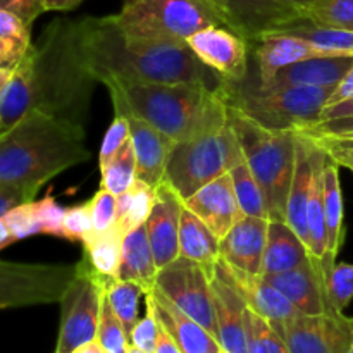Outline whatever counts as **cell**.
Listing matches in <instances>:
<instances>
[{
  "instance_id": "21",
  "label": "cell",
  "mask_w": 353,
  "mask_h": 353,
  "mask_svg": "<svg viewBox=\"0 0 353 353\" xmlns=\"http://www.w3.org/2000/svg\"><path fill=\"white\" fill-rule=\"evenodd\" d=\"M145 303L150 305L159 323L174 338L183 353H219L223 350L212 333L176 307L155 286L145 295Z\"/></svg>"
},
{
  "instance_id": "41",
  "label": "cell",
  "mask_w": 353,
  "mask_h": 353,
  "mask_svg": "<svg viewBox=\"0 0 353 353\" xmlns=\"http://www.w3.org/2000/svg\"><path fill=\"white\" fill-rule=\"evenodd\" d=\"M155 202V188L154 186L147 185L145 181L137 178V181L131 186V202L130 209H128L126 217L121 223V231L124 234L130 231L137 230V228L143 226L147 223L148 216L152 212V207Z\"/></svg>"
},
{
  "instance_id": "38",
  "label": "cell",
  "mask_w": 353,
  "mask_h": 353,
  "mask_svg": "<svg viewBox=\"0 0 353 353\" xmlns=\"http://www.w3.org/2000/svg\"><path fill=\"white\" fill-rule=\"evenodd\" d=\"M326 295L331 310L345 312L353 300V264L334 262L326 272Z\"/></svg>"
},
{
  "instance_id": "9",
  "label": "cell",
  "mask_w": 353,
  "mask_h": 353,
  "mask_svg": "<svg viewBox=\"0 0 353 353\" xmlns=\"http://www.w3.org/2000/svg\"><path fill=\"white\" fill-rule=\"evenodd\" d=\"M86 259L76 264V272L61 299V330L55 353H72L78 347L95 340L100 323L105 285Z\"/></svg>"
},
{
  "instance_id": "20",
  "label": "cell",
  "mask_w": 353,
  "mask_h": 353,
  "mask_svg": "<svg viewBox=\"0 0 353 353\" xmlns=\"http://www.w3.org/2000/svg\"><path fill=\"white\" fill-rule=\"evenodd\" d=\"M183 203L200 221H203L219 240H223L231 228L243 217L230 172L196 190L192 196L183 200Z\"/></svg>"
},
{
  "instance_id": "45",
  "label": "cell",
  "mask_w": 353,
  "mask_h": 353,
  "mask_svg": "<svg viewBox=\"0 0 353 353\" xmlns=\"http://www.w3.org/2000/svg\"><path fill=\"white\" fill-rule=\"evenodd\" d=\"M128 138H130V124H128L126 116L121 112H114V119L109 130L105 131V137H103L102 147L99 152L100 169H103L112 161V157L119 152V148L123 147Z\"/></svg>"
},
{
  "instance_id": "19",
  "label": "cell",
  "mask_w": 353,
  "mask_h": 353,
  "mask_svg": "<svg viewBox=\"0 0 353 353\" xmlns=\"http://www.w3.org/2000/svg\"><path fill=\"white\" fill-rule=\"evenodd\" d=\"M250 50L255 68H257V79L254 85L259 86L268 85L274 78L276 72L288 65L307 61V59L327 55L310 41L295 34L281 33V31L265 33L259 40L250 41Z\"/></svg>"
},
{
  "instance_id": "13",
  "label": "cell",
  "mask_w": 353,
  "mask_h": 353,
  "mask_svg": "<svg viewBox=\"0 0 353 353\" xmlns=\"http://www.w3.org/2000/svg\"><path fill=\"white\" fill-rule=\"evenodd\" d=\"M290 353H347L353 345V319L341 312L299 314L281 333Z\"/></svg>"
},
{
  "instance_id": "40",
  "label": "cell",
  "mask_w": 353,
  "mask_h": 353,
  "mask_svg": "<svg viewBox=\"0 0 353 353\" xmlns=\"http://www.w3.org/2000/svg\"><path fill=\"white\" fill-rule=\"evenodd\" d=\"M97 341L105 353H126L130 348V336L124 330L123 323L117 319L112 307L109 305L107 299L103 296L102 312H100L99 330H97Z\"/></svg>"
},
{
  "instance_id": "62",
  "label": "cell",
  "mask_w": 353,
  "mask_h": 353,
  "mask_svg": "<svg viewBox=\"0 0 353 353\" xmlns=\"http://www.w3.org/2000/svg\"><path fill=\"white\" fill-rule=\"evenodd\" d=\"M345 168H347V169H350V171L353 172V164H347V165H345Z\"/></svg>"
},
{
  "instance_id": "8",
  "label": "cell",
  "mask_w": 353,
  "mask_h": 353,
  "mask_svg": "<svg viewBox=\"0 0 353 353\" xmlns=\"http://www.w3.org/2000/svg\"><path fill=\"white\" fill-rule=\"evenodd\" d=\"M114 17L126 37L155 41H186L203 28L224 26L200 0H123Z\"/></svg>"
},
{
  "instance_id": "17",
  "label": "cell",
  "mask_w": 353,
  "mask_h": 353,
  "mask_svg": "<svg viewBox=\"0 0 353 353\" xmlns=\"http://www.w3.org/2000/svg\"><path fill=\"white\" fill-rule=\"evenodd\" d=\"M185 209L181 196L165 181L155 188V202L145 223L148 243L154 252L157 269L165 268L179 257V224Z\"/></svg>"
},
{
  "instance_id": "39",
  "label": "cell",
  "mask_w": 353,
  "mask_h": 353,
  "mask_svg": "<svg viewBox=\"0 0 353 353\" xmlns=\"http://www.w3.org/2000/svg\"><path fill=\"white\" fill-rule=\"evenodd\" d=\"M302 16L324 26L353 31V0H316Z\"/></svg>"
},
{
  "instance_id": "50",
  "label": "cell",
  "mask_w": 353,
  "mask_h": 353,
  "mask_svg": "<svg viewBox=\"0 0 353 353\" xmlns=\"http://www.w3.org/2000/svg\"><path fill=\"white\" fill-rule=\"evenodd\" d=\"M0 9L10 10V12L17 14L23 17L28 24H33L40 14H43V7H41L40 0H0Z\"/></svg>"
},
{
  "instance_id": "37",
  "label": "cell",
  "mask_w": 353,
  "mask_h": 353,
  "mask_svg": "<svg viewBox=\"0 0 353 353\" xmlns=\"http://www.w3.org/2000/svg\"><path fill=\"white\" fill-rule=\"evenodd\" d=\"M247 353H290L281 334L259 314L247 307Z\"/></svg>"
},
{
  "instance_id": "60",
  "label": "cell",
  "mask_w": 353,
  "mask_h": 353,
  "mask_svg": "<svg viewBox=\"0 0 353 353\" xmlns=\"http://www.w3.org/2000/svg\"><path fill=\"white\" fill-rule=\"evenodd\" d=\"M126 353H148V352L140 350V348H137V347H133V345H130V348H128Z\"/></svg>"
},
{
  "instance_id": "16",
  "label": "cell",
  "mask_w": 353,
  "mask_h": 353,
  "mask_svg": "<svg viewBox=\"0 0 353 353\" xmlns=\"http://www.w3.org/2000/svg\"><path fill=\"white\" fill-rule=\"evenodd\" d=\"M110 100L114 112L124 114L130 124V138L137 155V178L157 188L164 181L165 165L176 143L140 116L131 112L119 97L110 95Z\"/></svg>"
},
{
  "instance_id": "28",
  "label": "cell",
  "mask_w": 353,
  "mask_h": 353,
  "mask_svg": "<svg viewBox=\"0 0 353 353\" xmlns=\"http://www.w3.org/2000/svg\"><path fill=\"white\" fill-rule=\"evenodd\" d=\"M324 183V217H326V233H327V255L323 262L324 274L336 262L338 252L343 245L345 230H343V195H341L340 183V165L326 154L323 171Z\"/></svg>"
},
{
  "instance_id": "18",
  "label": "cell",
  "mask_w": 353,
  "mask_h": 353,
  "mask_svg": "<svg viewBox=\"0 0 353 353\" xmlns=\"http://www.w3.org/2000/svg\"><path fill=\"white\" fill-rule=\"evenodd\" d=\"M262 278L279 290L296 307L299 312L309 316L331 312L326 295V274L319 259L310 255L309 261L292 271L262 276Z\"/></svg>"
},
{
  "instance_id": "22",
  "label": "cell",
  "mask_w": 353,
  "mask_h": 353,
  "mask_svg": "<svg viewBox=\"0 0 353 353\" xmlns=\"http://www.w3.org/2000/svg\"><path fill=\"white\" fill-rule=\"evenodd\" d=\"M268 228V217H241L221 240V259L245 272L261 274Z\"/></svg>"
},
{
  "instance_id": "33",
  "label": "cell",
  "mask_w": 353,
  "mask_h": 353,
  "mask_svg": "<svg viewBox=\"0 0 353 353\" xmlns=\"http://www.w3.org/2000/svg\"><path fill=\"white\" fill-rule=\"evenodd\" d=\"M145 295H147V290L134 281H124L117 278L107 281L105 299L112 307L117 319L123 323L128 336L140 319V302L141 299H145Z\"/></svg>"
},
{
  "instance_id": "49",
  "label": "cell",
  "mask_w": 353,
  "mask_h": 353,
  "mask_svg": "<svg viewBox=\"0 0 353 353\" xmlns=\"http://www.w3.org/2000/svg\"><path fill=\"white\" fill-rule=\"evenodd\" d=\"M310 140L316 145H319L340 168H345L347 164H353L352 138H310Z\"/></svg>"
},
{
  "instance_id": "24",
  "label": "cell",
  "mask_w": 353,
  "mask_h": 353,
  "mask_svg": "<svg viewBox=\"0 0 353 353\" xmlns=\"http://www.w3.org/2000/svg\"><path fill=\"white\" fill-rule=\"evenodd\" d=\"M353 68V55H324L296 62L276 72L274 78L259 88L276 90L286 86H338ZM254 85V83H252Z\"/></svg>"
},
{
  "instance_id": "6",
  "label": "cell",
  "mask_w": 353,
  "mask_h": 353,
  "mask_svg": "<svg viewBox=\"0 0 353 353\" xmlns=\"http://www.w3.org/2000/svg\"><path fill=\"white\" fill-rule=\"evenodd\" d=\"M336 86H286L265 90L247 81L226 83V100L268 130L300 131L316 124Z\"/></svg>"
},
{
  "instance_id": "42",
  "label": "cell",
  "mask_w": 353,
  "mask_h": 353,
  "mask_svg": "<svg viewBox=\"0 0 353 353\" xmlns=\"http://www.w3.org/2000/svg\"><path fill=\"white\" fill-rule=\"evenodd\" d=\"M2 219L6 221V224L9 226L10 233L14 234L16 241L24 240L28 236H33V234H41V226L37 216L34 200L14 207Z\"/></svg>"
},
{
  "instance_id": "12",
  "label": "cell",
  "mask_w": 353,
  "mask_h": 353,
  "mask_svg": "<svg viewBox=\"0 0 353 353\" xmlns=\"http://www.w3.org/2000/svg\"><path fill=\"white\" fill-rule=\"evenodd\" d=\"M226 28L255 41L265 33L279 30L302 14L281 0H200Z\"/></svg>"
},
{
  "instance_id": "32",
  "label": "cell",
  "mask_w": 353,
  "mask_h": 353,
  "mask_svg": "<svg viewBox=\"0 0 353 353\" xmlns=\"http://www.w3.org/2000/svg\"><path fill=\"white\" fill-rule=\"evenodd\" d=\"M124 233L121 228L114 226L109 231L93 233L85 247V255L88 264L105 278H116L117 269L121 264V254H123Z\"/></svg>"
},
{
  "instance_id": "53",
  "label": "cell",
  "mask_w": 353,
  "mask_h": 353,
  "mask_svg": "<svg viewBox=\"0 0 353 353\" xmlns=\"http://www.w3.org/2000/svg\"><path fill=\"white\" fill-rule=\"evenodd\" d=\"M353 116V97L343 100V102H338L334 105L326 107L323 110V116L319 121H327V119H338V117H352Z\"/></svg>"
},
{
  "instance_id": "1",
  "label": "cell",
  "mask_w": 353,
  "mask_h": 353,
  "mask_svg": "<svg viewBox=\"0 0 353 353\" xmlns=\"http://www.w3.org/2000/svg\"><path fill=\"white\" fill-rule=\"evenodd\" d=\"M99 79L81 50L78 23L55 19L31 43L0 92V121L9 128L31 109L85 128Z\"/></svg>"
},
{
  "instance_id": "64",
  "label": "cell",
  "mask_w": 353,
  "mask_h": 353,
  "mask_svg": "<svg viewBox=\"0 0 353 353\" xmlns=\"http://www.w3.org/2000/svg\"><path fill=\"white\" fill-rule=\"evenodd\" d=\"M219 353H228V352H226V350H221Z\"/></svg>"
},
{
  "instance_id": "44",
  "label": "cell",
  "mask_w": 353,
  "mask_h": 353,
  "mask_svg": "<svg viewBox=\"0 0 353 353\" xmlns=\"http://www.w3.org/2000/svg\"><path fill=\"white\" fill-rule=\"evenodd\" d=\"M90 214H92L93 228L95 233H102V231H109L117 224V203L116 195L109 192V190L100 186L99 192L93 195V199L88 202Z\"/></svg>"
},
{
  "instance_id": "57",
  "label": "cell",
  "mask_w": 353,
  "mask_h": 353,
  "mask_svg": "<svg viewBox=\"0 0 353 353\" xmlns=\"http://www.w3.org/2000/svg\"><path fill=\"white\" fill-rule=\"evenodd\" d=\"M12 71H14V69L10 68L9 62H7L6 57H3L2 50H0V92L6 88L7 81L10 79V74H12Z\"/></svg>"
},
{
  "instance_id": "14",
  "label": "cell",
  "mask_w": 353,
  "mask_h": 353,
  "mask_svg": "<svg viewBox=\"0 0 353 353\" xmlns=\"http://www.w3.org/2000/svg\"><path fill=\"white\" fill-rule=\"evenodd\" d=\"M193 54L226 83H240L250 69V41L221 24H212L186 40Z\"/></svg>"
},
{
  "instance_id": "43",
  "label": "cell",
  "mask_w": 353,
  "mask_h": 353,
  "mask_svg": "<svg viewBox=\"0 0 353 353\" xmlns=\"http://www.w3.org/2000/svg\"><path fill=\"white\" fill-rule=\"evenodd\" d=\"M95 233L88 202L81 205H72L64 214V238L78 243H86Z\"/></svg>"
},
{
  "instance_id": "63",
  "label": "cell",
  "mask_w": 353,
  "mask_h": 353,
  "mask_svg": "<svg viewBox=\"0 0 353 353\" xmlns=\"http://www.w3.org/2000/svg\"><path fill=\"white\" fill-rule=\"evenodd\" d=\"M347 353H353V345H352V348H350V350H348Z\"/></svg>"
},
{
  "instance_id": "27",
  "label": "cell",
  "mask_w": 353,
  "mask_h": 353,
  "mask_svg": "<svg viewBox=\"0 0 353 353\" xmlns=\"http://www.w3.org/2000/svg\"><path fill=\"white\" fill-rule=\"evenodd\" d=\"M219 245L221 240L209 226L185 207L179 224V255L199 264L214 279L216 265L221 259Z\"/></svg>"
},
{
  "instance_id": "4",
  "label": "cell",
  "mask_w": 353,
  "mask_h": 353,
  "mask_svg": "<svg viewBox=\"0 0 353 353\" xmlns=\"http://www.w3.org/2000/svg\"><path fill=\"white\" fill-rule=\"evenodd\" d=\"M109 95L171 138L174 143L192 141L219 131L230 123L226 90L217 92L203 83H134L103 79Z\"/></svg>"
},
{
  "instance_id": "10",
  "label": "cell",
  "mask_w": 353,
  "mask_h": 353,
  "mask_svg": "<svg viewBox=\"0 0 353 353\" xmlns=\"http://www.w3.org/2000/svg\"><path fill=\"white\" fill-rule=\"evenodd\" d=\"M74 265L19 264L0 261V310L61 302Z\"/></svg>"
},
{
  "instance_id": "52",
  "label": "cell",
  "mask_w": 353,
  "mask_h": 353,
  "mask_svg": "<svg viewBox=\"0 0 353 353\" xmlns=\"http://www.w3.org/2000/svg\"><path fill=\"white\" fill-rule=\"evenodd\" d=\"M350 97H353V68L350 69V72H348V74L345 76L340 83H338V86L334 88L333 95H331L330 100H327L326 107L334 105V103H338V102H343V100L350 99Z\"/></svg>"
},
{
  "instance_id": "54",
  "label": "cell",
  "mask_w": 353,
  "mask_h": 353,
  "mask_svg": "<svg viewBox=\"0 0 353 353\" xmlns=\"http://www.w3.org/2000/svg\"><path fill=\"white\" fill-rule=\"evenodd\" d=\"M154 353H183L181 348H179L178 343L174 341V338L168 333V330H165L162 324H161V330H159L157 345H155Z\"/></svg>"
},
{
  "instance_id": "15",
  "label": "cell",
  "mask_w": 353,
  "mask_h": 353,
  "mask_svg": "<svg viewBox=\"0 0 353 353\" xmlns=\"http://www.w3.org/2000/svg\"><path fill=\"white\" fill-rule=\"evenodd\" d=\"M216 274L230 283L240 293L248 309L264 317L279 334L283 333L285 326L293 317L302 314L279 290L269 285L261 274H250V272L233 268L223 259H219L217 262Z\"/></svg>"
},
{
  "instance_id": "11",
  "label": "cell",
  "mask_w": 353,
  "mask_h": 353,
  "mask_svg": "<svg viewBox=\"0 0 353 353\" xmlns=\"http://www.w3.org/2000/svg\"><path fill=\"white\" fill-rule=\"evenodd\" d=\"M155 288L217 338L212 278L205 269L179 255L171 264L159 269Z\"/></svg>"
},
{
  "instance_id": "58",
  "label": "cell",
  "mask_w": 353,
  "mask_h": 353,
  "mask_svg": "<svg viewBox=\"0 0 353 353\" xmlns=\"http://www.w3.org/2000/svg\"><path fill=\"white\" fill-rule=\"evenodd\" d=\"M72 353H105V350L100 347L99 341L92 340V341H88V343H85V345H81V347L76 348Z\"/></svg>"
},
{
  "instance_id": "48",
  "label": "cell",
  "mask_w": 353,
  "mask_h": 353,
  "mask_svg": "<svg viewBox=\"0 0 353 353\" xmlns=\"http://www.w3.org/2000/svg\"><path fill=\"white\" fill-rule=\"evenodd\" d=\"M309 138H352L353 140V116L338 119L317 121L316 124L295 131Z\"/></svg>"
},
{
  "instance_id": "23",
  "label": "cell",
  "mask_w": 353,
  "mask_h": 353,
  "mask_svg": "<svg viewBox=\"0 0 353 353\" xmlns=\"http://www.w3.org/2000/svg\"><path fill=\"white\" fill-rule=\"evenodd\" d=\"M214 314H216L217 341L228 353H247V303L240 293L221 276L212 279Z\"/></svg>"
},
{
  "instance_id": "61",
  "label": "cell",
  "mask_w": 353,
  "mask_h": 353,
  "mask_svg": "<svg viewBox=\"0 0 353 353\" xmlns=\"http://www.w3.org/2000/svg\"><path fill=\"white\" fill-rule=\"evenodd\" d=\"M2 131H6V126H3V123L0 121V133H2Z\"/></svg>"
},
{
  "instance_id": "46",
  "label": "cell",
  "mask_w": 353,
  "mask_h": 353,
  "mask_svg": "<svg viewBox=\"0 0 353 353\" xmlns=\"http://www.w3.org/2000/svg\"><path fill=\"white\" fill-rule=\"evenodd\" d=\"M34 207H37V216L38 221H40L41 234L64 238L65 209H62L59 205L57 200L52 195H45L41 200H34Z\"/></svg>"
},
{
  "instance_id": "2",
  "label": "cell",
  "mask_w": 353,
  "mask_h": 353,
  "mask_svg": "<svg viewBox=\"0 0 353 353\" xmlns=\"http://www.w3.org/2000/svg\"><path fill=\"white\" fill-rule=\"evenodd\" d=\"M76 23L81 50L99 83L109 78L134 83L196 81L217 92L226 90V79L203 64L186 41L130 38L114 16H88Z\"/></svg>"
},
{
  "instance_id": "3",
  "label": "cell",
  "mask_w": 353,
  "mask_h": 353,
  "mask_svg": "<svg viewBox=\"0 0 353 353\" xmlns=\"http://www.w3.org/2000/svg\"><path fill=\"white\" fill-rule=\"evenodd\" d=\"M90 157L85 128L37 109L0 133V181L23 192L30 202L45 183Z\"/></svg>"
},
{
  "instance_id": "7",
  "label": "cell",
  "mask_w": 353,
  "mask_h": 353,
  "mask_svg": "<svg viewBox=\"0 0 353 353\" xmlns=\"http://www.w3.org/2000/svg\"><path fill=\"white\" fill-rule=\"evenodd\" d=\"M243 159L236 133L228 123L223 130L176 143L165 165L164 181L185 200L202 186L228 174Z\"/></svg>"
},
{
  "instance_id": "29",
  "label": "cell",
  "mask_w": 353,
  "mask_h": 353,
  "mask_svg": "<svg viewBox=\"0 0 353 353\" xmlns=\"http://www.w3.org/2000/svg\"><path fill=\"white\" fill-rule=\"evenodd\" d=\"M157 272L159 269L155 264L154 252L148 243L145 224L124 234L123 254H121V264L116 278L138 283L148 293L155 286Z\"/></svg>"
},
{
  "instance_id": "5",
  "label": "cell",
  "mask_w": 353,
  "mask_h": 353,
  "mask_svg": "<svg viewBox=\"0 0 353 353\" xmlns=\"http://www.w3.org/2000/svg\"><path fill=\"white\" fill-rule=\"evenodd\" d=\"M228 114L245 162L265 193L269 219L286 221V202L295 171L296 133L268 130L230 103Z\"/></svg>"
},
{
  "instance_id": "56",
  "label": "cell",
  "mask_w": 353,
  "mask_h": 353,
  "mask_svg": "<svg viewBox=\"0 0 353 353\" xmlns=\"http://www.w3.org/2000/svg\"><path fill=\"white\" fill-rule=\"evenodd\" d=\"M14 241H16V238H14V234L10 233V230H9V226L6 224V221L0 217V250L7 248L9 245H12Z\"/></svg>"
},
{
  "instance_id": "36",
  "label": "cell",
  "mask_w": 353,
  "mask_h": 353,
  "mask_svg": "<svg viewBox=\"0 0 353 353\" xmlns=\"http://www.w3.org/2000/svg\"><path fill=\"white\" fill-rule=\"evenodd\" d=\"M100 172H102L100 186L109 190L112 195H121L133 186V183L137 181V155H134L131 138L124 141L112 161L105 168L100 169Z\"/></svg>"
},
{
  "instance_id": "26",
  "label": "cell",
  "mask_w": 353,
  "mask_h": 353,
  "mask_svg": "<svg viewBox=\"0 0 353 353\" xmlns=\"http://www.w3.org/2000/svg\"><path fill=\"white\" fill-rule=\"evenodd\" d=\"M309 259V247L286 221L269 219L268 241H265L261 276L292 271Z\"/></svg>"
},
{
  "instance_id": "59",
  "label": "cell",
  "mask_w": 353,
  "mask_h": 353,
  "mask_svg": "<svg viewBox=\"0 0 353 353\" xmlns=\"http://www.w3.org/2000/svg\"><path fill=\"white\" fill-rule=\"evenodd\" d=\"M281 2L288 3V6L293 7V9L299 10L300 14H303L314 2H316V0H281Z\"/></svg>"
},
{
  "instance_id": "47",
  "label": "cell",
  "mask_w": 353,
  "mask_h": 353,
  "mask_svg": "<svg viewBox=\"0 0 353 353\" xmlns=\"http://www.w3.org/2000/svg\"><path fill=\"white\" fill-rule=\"evenodd\" d=\"M145 309H147L145 310V316L138 319L133 331L130 333V345L140 348V350L154 353L161 324H159L157 317H155L154 310L150 309L148 303H145Z\"/></svg>"
},
{
  "instance_id": "34",
  "label": "cell",
  "mask_w": 353,
  "mask_h": 353,
  "mask_svg": "<svg viewBox=\"0 0 353 353\" xmlns=\"http://www.w3.org/2000/svg\"><path fill=\"white\" fill-rule=\"evenodd\" d=\"M230 174L233 179L234 193H236L238 205H240L243 217H268L269 219L265 193L245 162V159L231 169Z\"/></svg>"
},
{
  "instance_id": "31",
  "label": "cell",
  "mask_w": 353,
  "mask_h": 353,
  "mask_svg": "<svg viewBox=\"0 0 353 353\" xmlns=\"http://www.w3.org/2000/svg\"><path fill=\"white\" fill-rule=\"evenodd\" d=\"M276 31L303 38L327 55H353V31L350 30L324 26V24H317L300 16L299 19L285 24Z\"/></svg>"
},
{
  "instance_id": "55",
  "label": "cell",
  "mask_w": 353,
  "mask_h": 353,
  "mask_svg": "<svg viewBox=\"0 0 353 353\" xmlns=\"http://www.w3.org/2000/svg\"><path fill=\"white\" fill-rule=\"evenodd\" d=\"M83 0H40L41 7H43L45 12H50V10H59V12H64V10H72L81 3Z\"/></svg>"
},
{
  "instance_id": "51",
  "label": "cell",
  "mask_w": 353,
  "mask_h": 353,
  "mask_svg": "<svg viewBox=\"0 0 353 353\" xmlns=\"http://www.w3.org/2000/svg\"><path fill=\"white\" fill-rule=\"evenodd\" d=\"M30 200L24 196L23 192H19L14 186L7 185V183L0 181V217L6 216L9 210H12L14 207L21 205V203H26Z\"/></svg>"
},
{
  "instance_id": "35",
  "label": "cell",
  "mask_w": 353,
  "mask_h": 353,
  "mask_svg": "<svg viewBox=\"0 0 353 353\" xmlns=\"http://www.w3.org/2000/svg\"><path fill=\"white\" fill-rule=\"evenodd\" d=\"M31 43L30 24L17 14L0 9V50L10 68H16Z\"/></svg>"
},
{
  "instance_id": "25",
  "label": "cell",
  "mask_w": 353,
  "mask_h": 353,
  "mask_svg": "<svg viewBox=\"0 0 353 353\" xmlns=\"http://www.w3.org/2000/svg\"><path fill=\"white\" fill-rule=\"evenodd\" d=\"M314 157H316V143L310 138L296 133L295 171H293L288 202H286V223L299 233V236L305 241L307 247H309V241H307V205H309L310 186H312Z\"/></svg>"
},
{
  "instance_id": "30",
  "label": "cell",
  "mask_w": 353,
  "mask_h": 353,
  "mask_svg": "<svg viewBox=\"0 0 353 353\" xmlns=\"http://www.w3.org/2000/svg\"><path fill=\"white\" fill-rule=\"evenodd\" d=\"M326 152L316 145V157H314V176L310 186L309 205H307V241H309L310 255L326 261L327 255V233L326 217H324V183L323 171Z\"/></svg>"
}]
</instances>
